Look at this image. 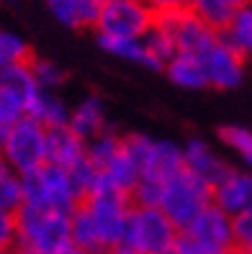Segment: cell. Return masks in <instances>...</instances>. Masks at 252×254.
<instances>
[{"label":"cell","instance_id":"obj_1","mask_svg":"<svg viewBox=\"0 0 252 254\" xmlns=\"http://www.w3.org/2000/svg\"><path fill=\"white\" fill-rule=\"evenodd\" d=\"M18 244L36 254H59L72 244V213L23 205L16 213Z\"/></svg>","mask_w":252,"mask_h":254},{"label":"cell","instance_id":"obj_2","mask_svg":"<svg viewBox=\"0 0 252 254\" xmlns=\"http://www.w3.org/2000/svg\"><path fill=\"white\" fill-rule=\"evenodd\" d=\"M23 205L41 208V211L72 213L80 205V195L67 170L57 164H44L36 172L23 177Z\"/></svg>","mask_w":252,"mask_h":254},{"label":"cell","instance_id":"obj_3","mask_svg":"<svg viewBox=\"0 0 252 254\" xmlns=\"http://www.w3.org/2000/svg\"><path fill=\"white\" fill-rule=\"evenodd\" d=\"M0 159L8 162L18 175H31L47 164V128L31 116L3 131L0 141Z\"/></svg>","mask_w":252,"mask_h":254},{"label":"cell","instance_id":"obj_4","mask_svg":"<svg viewBox=\"0 0 252 254\" xmlns=\"http://www.w3.org/2000/svg\"><path fill=\"white\" fill-rule=\"evenodd\" d=\"M211 203H214V190L188 170H180L168 183H162L160 208L180 231Z\"/></svg>","mask_w":252,"mask_h":254},{"label":"cell","instance_id":"obj_5","mask_svg":"<svg viewBox=\"0 0 252 254\" xmlns=\"http://www.w3.org/2000/svg\"><path fill=\"white\" fill-rule=\"evenodd\" d=\"M180 229L165 216L160 205H131L126 239L139 254H172Z\"/></svg>","mask_w":252,"mask_h":254},{"label":"cell","instance_id":"obj_6","mask_svg":"<svg viewBox=\"0 0 252 254\" xmlns=\"http://www.w3.org/2000/svg\"><path fill=\"white\" fill-rule=\"evenodd\" d=\"M155 23L162 28V31H168V36L172 39L177 54L201 57L219 39V34L214 31V28L206 26L190 8L170 10V13H157Z\"/></svg>","mask_w":252,"mask_h":254},{"label":"cell","instance_id":"obj_7","mask_svg":"<svg viewBox=\"0 0 252 254\" xmlns=\"http://www.w3.org/2000/svg\"><path fill=\"white\" fill-rule=\"evenodd\" d=\"M152 26H155V13L142 0L106 3L95 23L98 36H111V39H144Z\"/></svg>","mask_w":252,"mask_h":254},{"label":"cell","instance_id":"obj_8","mask_svg":"<svg viewBox=\"0 0 252 254\" xmlns=\"http://www.w3.org/2000/svg\"><path fill=\"white\" fill-rule=\"evenodd\" d=\"M131 198L129 195H121L116 190H106L100 188L95 190L93 195H87L83 200V208L90 218L95 221V226L106 242V252L108 247H113L116 242H121L126 236V226H129V213H131Z\"/></svg>","mask_w":252,"mask_h":254},{"label":"cell","instance_id":"obj_9","mask_svg":"<svg viewBox=\"0 0 252 254\" xmlns=\"http://www.w3.org/2000/svg\"><path fill=\"white\" fill-rule=\"evenodd\" d=\"M183 234L203 254H229L234 249L232 216H227L219 205H209L183 229Z\"/></svg>","mask_w":252,"mask_h":254},{"label":"cell","instance_id":"obj_10","mask_svg":"<svg viewBox=\"0 0 252 254\" xmlns=\"http://www.w3.org/2000/svg\"><path fill=\"white\" fill-rule=\"evenodd\" d=\"M201 64L206 72V82L216 90H232L242 82L245 74V57L224 39H216L209 49L201 54Z\"/></svg>","mask_w":252,"mask_h":254},{"label":"cell","instance_id":"obj_11","mask_svg":"<svg viewBox=\"0 0 252 254\" xmlns=\"http://www.w3.org/2000/svg\"><path fill=\"white\" fill-rule=\"evenodd\" d=\"M183 162H185V170L190 175H196L198 180L206 183L211 190L232 172L229 164L201 139H193V141H188L183 146Z\"/></svg>","mask_w":252,"mask_h":254},{"label":"cell","instance_id":"obj_12","mask_svg":"<svg viewBox=\"0 0 252 254\" xmlns=\"http://www.w3.org/2000/svg\"><path fill=\"white\" fill-rule=\"evenodd\" d=\"M214 205H219L227 216L250 211L252 208V172L250 170H232L214 188Z\"/></svg>","mask_w":252,"mask_h":254},{"label":"cell","instance_id":"obj_13","mask_svg":"<svg viewBox=\"0 0 252 254\" xmlns=\"http://www.w3.org/2000/svg\"><path fill=\"white\" fill-rule=\"evenodd\" d=\"M85 149H87V144L75 131H70V126H59V128L47 131V162L49 164L70 170L80 159H85Z\"/></svg>","mask_w":252,"mask_h":254},{"label":"cell","instance_id":"obj_14","mask_svg":"<svg viewBox=\"0 0 252 254\" xmlns=\"http://www.w3.org/2000/svg\"><path fill=\"white\" fill-rule=\"evenodd\" d=\"M67 126H70V131H75L85 144L93 141L98 133L106 131V111H103V103L98 98H85L83 103H78V106L70 111Z\"/></svg>","mask_w":252,"mask_h":254},{"label":"cell","instance_id":"obj_15","mask_svg":"<svg viewBox=\"0 0 252 254\" xmlns=\"http://www.w3.org/2000/svg\"><path fill=\"white\" fill-rule=\"evenodd\" d=\"M180 170H185L183 149L170 144V141H155L152 157L147 162L142 177L144 180H155V183H168L170 177H175Z\"/></svg>","mask_w":252,"mask_h":254},{"label":"cell","instance_id":"obj_16","mask_svg":"<svg viewBox=\"0 0 252 254\" xmlns=\"http://www.w3.org/2000/svg\"><path fill=\"white\" fill-rule=\"evenodd\" d=\"M0 87L26 103V108H31V103L41 93V87L31 72V62L26 64H10V67H0Z\"/></svg>","mask_w":252,"mask_h":254},{"label":"cell","instance_id":"obj_17","mask_svg":"<svg viewBox=\"0 0 252 254\" xmlns=\"http://www.w3.org/2000/svg\"><path fill=\"white\" fill-rule=\"evenodd\" d=\"M168 77L180 85V87H188V90H201V87H209L206 82V72H203V64H201V57H193V54H175L168 67Z\"/></svg>","mask_w":252,"mask_h":254},{"label":"cell","instance_id":"obj_18","mask_svg":"<svg viewBox=\"0 0 252 254\" xmlns=\"http://www.w3.org/2000/svg\"><path fill=\"white\" fill-rule=\"evenodd\" d=\"M72 247L83 249L85 254H106V242L83 203L72 211Z\"/></svg>","mask_w":252,"mask_h":254},{"label":"cell","instance_id":"obj_19","mask_svg":"<svg viewBox=\"0 0 252 254\" xmlns=\"http://www.w3.org/2000/svg\"><path fill=\"white\" fill-rule=\"evenodd\" d=\"M28 116H31L34 121H39L44 128L49 131V128L67 126V121H70V108H67L54 93L41 90V93L36 95V100L31 103V108H28Z\"/></svg>","mask_w":252,"mask_h":254},{"label":"cell","instance_id":"obj_20","mask_svg":"<svg viewBox=\"0 0 252 254\" xmlns=\"http://www.w3.org/2000/svg\"><path fill=\"white\" fill-rule=\"evenodd\" d=\"M219 36L227 44H232L245 59L252 57V5H245L237 10L229 21V26Z\"/></svg>","mask_w":252,"mask_h":254},{"label":"cell","instance_id":"obj_21","mask_svg":"<svg viewBox=\"0 0 252 254\" xmlns=\"http://www.w3.org/2000/svg\"><path fill=\"white\" fill-rule=\"evenodd\" d=\"M98 44H100L106 52L121 57V59L144 64V67H150V69H160L157 62L152 59V54L147 52V47H144L142 39H111V36H98Z\"/></svg>","mask_w":252,"mask_h":254},{"label":"cell","instance_id":"obj_22","mask_svg":"<svg viewBox=\"0 0 252 254\" xmlns=\"http://www.w3.org/2000/svg\"><path fill=\"white\" fill-rule=\"evenodd\" d=\"M0 208L18 213L23 208V175L0 159Z\"/></svg>","mask_w":252,"mask_h":254},{"label":"cell","instance_id":"obj_23","mask_svg":"<svg viewBox=\"0 0 252 254\" xmlns=\"http://www.w3.org/2000/svg\"><path fill=\"white\" fill-rule=\"evenodd\" d=\"M121 152V136H116L113 131H103L98 133V136L93 141H87V149H85V157L90 159L98 170H103L106 164Z\"/></svg>","mask_w":252,"mask_h":254},{"label":"cell","instance_id":"obj_24","mask_svg":"<svg viewBox=\"0 0 252 254\" xmlns=\"http://www.w3.org/2000/svg\"><path fill=\"white\" fill-rule=\"evenodd\" d=\"M219 139L224 141V146H229L232 152L247 164V170L252 172V131L245 128V126H224L219 131Z\"/></svg>","mask_w":252,"mask_h":254},{"label":"cell","instance_id":"obj_25","mask_svg":"<svg viewBox=\"0 0 252 254\" xmlns=\"http://www.w3.org/2000/svg\"><path fill=\"white\" fill-rule=\"evenodd\" d=\"M31 59H34V54L21 36L10 34V31H0V67L26 64Z\"/></svg>","mask_w":252,"mask_h":254},{"label":"cell","instance_id":"obj_26","mask_svg":"<svg viewBox=\"0 0 252 254\" xmlns=\"http://www.w3.org/2000/svg\"><path fill=\"white\" fill-rule=\"evenodd\" d=\"M121 149H124V154L137 164V170L142 175L147 162H150V157H152L155 139H150L147 133H129V136H121Z\"/></svg>","mask_w":252,"mask_h":254},{"label":"cell","instance_id":"obj_27","mask_svg":"<svg viewBox=\"0 0 252 254\" xmlns=\"http://www.w3.org/2000/svg\"><path fill=\"white\" fill-rule=\"evenodd\" d=\"M31 72H34L39 87H41V90H47V93L57 90V87L65 82V77H67L65 69L59 64L49 62V59H36V57L31 59Z\"/></svg>","mask_w":252,"mask_h":254},{"label":"cell","instance_id":"obj_28","mask_svg":"<svg viewBox=\"0 0 252 254\" xmlns=\"http://www.w3.org/2000/svg\"><path fill=\"white\" fill-rule=\"evenodd\" d=\"M26 116H28L26 103L21 98H16L13 93H8V90L0 87V131L10 128L13 124H18L21 118H26Z\"/></svg>","mask_w":252,"mask_h":254},{"label":"cell","instance_id":"obj_29","mask_svg":"<svg viewBox=\"0 0 252 254\" xmlns=\"http://www.w3.org/2000/svg\"><path fill=\"white\" fill-rule=\"evenodd\" d=\"M232 231H234V249L252 252V208L232 216Z\"/></svg>","mask_w":252,"mask_h":254},{"label":"cell","instance_id":"obj_30","mask_svg":"<svg viewBox=\"0 0 252 254\" xmlns=\"http://www.w3.org/2000/svg\"><path fill=\"white\" fill-rule=\"evenodd\" d=\"M18 244V229H16V213L0 208V249L10 252Z\"/></svg>","mask_w":252,"mask_h":254},{"label":"cell","instance_id":"obj_31","mask_svg":"<svg viewBox=\"0 0 252 254\" xmlns=\"http://www.w3.org/2000/svg\"><path fill=\"white\" fill-rule=\"evenodd\" d=\"M142 3L150 8L155 16L157 13H170V10H180V8H188L190 0H142Z\"/></svg>","mask_w":252,"mask_h":254},{"label":"cell","instance_id":"obj_32","mask_svg":"<svg viewBox=\"0 0 252 254\" xmlns=\"http://www.w3.org/2000/svg\"><path fill=\"white\" fill-rule=\"evenodd\" d=\"M106 254H139V252H137V247H134V244H131L129 239L124 236L121 242H116L113 247H108V252H106Z\"/></svg>","mask_w":252,"mask_h":254},{"label":"cell","instance_id":"obj_33","mask_svg":"<svg viewBox=\"0 0 252 254\" xmlns=\"http://www.w3.org/2000/svg\"><path fill=\"white\" fill-rule=\"evenodd\" d=\"M8 254H36V252H31V249H23V247H13Z\"/></svg>","mask_w":252,"mask_h":254},{"label":"cell","instance_id":"obj_34","mask_svg":"<svg viewBox=\"0 0 252 254\" xmlns=\"http://www.w3.org/2000/svg\"><path fill=\"white\" fill-rule=\"evenodd\" d=\"M59 254H85V252H83V249H78V247H72V244H70L67 249H62V252H59Z\"/></svg>","mask_w":252,"mask_h":254},{"label":"cell","instance_id":"obj_35","mask_svg":"<svg viewBox=\"0 0 252 254\" xmlns=\"http://www.w3.org/2000/svg\"><path fill=\"white\" fill-rule=\"evenodd\" d=\"M0 254H8V252H5V249H0Z\"/></svg>","mask_w":252,"mask_h":254},{"label":"cell","instance_id":"obj_36","mask_svg":"<svg viewBox=\"0 0 252 254\" xmlns=\"http://www.w3.org/2000/svg\"><path fill=\"white\" fill-rule=\"evenodd\" d=\"M0 141H3V131H0Z\"/></svg>","mask_w":252,"mask_h":254},{"label":"cell","instance_id":"obj_37","mask_svg":"<svg viewBox=\"0 0 252 254\" xmlns=\"http://www.w3.org/2000/svg\"><path fill=\"white\" fill-rule=\"evenodd\" d=\"M106 3H113V0H106Z\"/></svg>","mask_w":252,"mask_h":254}]
</instances>
